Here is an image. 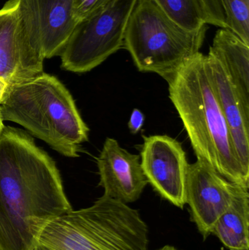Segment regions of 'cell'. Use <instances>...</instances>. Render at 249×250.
I'll list each match as a JSON object with an SVG mask.
<instances>
[{"label":"cell","instance_id":"1","mask_svg":"<svg viewBox=\"0 0 249 250\" xmlns=\"http://www.w3.org/2000/svg\"><path fill=\"white\" fill-rule=\"evenodd\" d=\"M52 158L21 129L0 135V250H38L51 222L72 211Z\"/></svg>","mask_w":249,"mask_h":250},{"label":"cell","instance_id":"2","mask_svg":"<svg viewBox=\"0 0 249 250\" xmlns=\"http://www.w3.org/2000/svg\"><path fill=\"white\" fill-rule=\"evenodd\" d=\"M169 98L182 121L197 160L230 182L249 188L228 123L212 86L206 55L197 53L168 82Z\"/></svg>","mask_w":249,"mask_h":250},{"label":"cell","instance_id":"3","mask_svg":"<svg viewBox=\"0 0 249 250\" xmlns=\"http://www.w3.org/2000/svg\"><path fill=\"white\" fill-rule=\"evenodd\" d=\"M3 121L24 126L65 157H78L89 131L73 96L55 76L42 73L7 87L0 102Z\"/></svg>","mask_w":249,"mask_h":250},{"label":"cell","instance_id":"4","mask_svg":"<svg viewBox=\"0 0 249 250\" xmlns=\"http://www.w3.org/2000/svg\"><path fill=\"white\" fill-rule=\"evenodd\" d=\"M149 228L137 210L102 195L49 223L38 250H148Z\"/></svg>","mask_w":249,"mask_h":250},{"label":"cell","instance_id":"5","mask_svg":"<svg viewBox=\"0 0 249 250\" xmlns=\"http://www.w3.org/2000/svg\"><path fill=\"white\" fill-rule=\"evenodd\" d=\"M206 27L188 31L171 20L153 0H137L129 18L124 44L137 70L156 73L167 82L200 52Z\"/></svg>","mask_w":249,"mask_h":250},{"label":"cell","instance_id":"6","mask_svg":"<svg viewBox=\"0 0 249 250\" xmlns=\"http://www.w3.org/2000/svg\"><path fill=\"white\" fill-rule=\"evenodd\" d=\"M136 1L110 0L77 21L60 54L61 68L87 73L118 51Z\"/></svg>","mask_w":249,"mask_h":250},{"label":"cell","instance_id":"7","mask_svg":"<svg viewBox=\"0 0 249 250\" xmlns=\"http://www.w3.org/2000/svg\"><path fill=\"white\" fill-rule=\"evenodd\" d=\"M45 60L20 0L0 9V77L8 86L43 73Z\"/></svg>","mask_w":249,"mask_h":250},{"label":"cell","instance_id":"8","mask_svg":"<svg viewBox=\"0 0 249 250\" xmlns=\"http://www.w3.org/2000/svg\"><path fill=\"white\" fill-rule=\"evenodd\" d=\"M140 164L148 183L178 208L186 203L189 164L181 143L166 135H143Z\"/></svg>","mask_w":249,"mask_h":250},{"label":"cell","instance_id":"9","mask_svg":"<svg viewBox=\"0 0 249 250\" xmlns=\"http://www.w3.org/2000/svg\"><path fill=\"white\" fill-rule=\"evenodd\" d=\"M244 187L230 182L203 160L189 166L186 184V203L192 221L206 239L213 226L228 209Z\"/></svg>","mask_w":249,"mask_h":250},{"label":"cell","instance_id":"10","mask_svg":"<svg viewBox=\"0 0 249 250\" xmlns=\"http://www.w3.org/2000/svg\"><path fill=\"white\" fill-rule=\"evenodd\" d=\"M97 167L103 195L125 204L137 201L149 184L140 155L122 148L114 138L104 142Z\"/></svg>","mask_w":249,"mask_h":250},{"label":"cell","instance_id":"11","mask_svg":"<svg viewBox=\"0 0 249 250\" xmlns=\"http://www.w3.org/2000/svg\"><path fill=\"white\" fill-rule=\"evenodd\" d=\"M212 86L228 123L237 156L249 177V107L246 105L222 63L206 55Z\"/></svg>","mask_w":249,"mask_h":250},{"label":"cell","instance_id":"12","mask_svg":"<svg viewBox=\"0 0 249 250\" xmlns=\"http://www.w3.org/2000/svg\"><path fill=\"white\" fill-rule=\"evenodd\" d=\"M74 0H21L36 35L44 58L60 55L77 21Z\"/></svg>","mask_w":249,"mask_h":250},{"label":"cell","instance_id":"13","mask_svg":"<svg viewBox=\"0 0 249 250\" xmlns=\"http://www.w3.org/2000/svg\"><path fill=\"white\" fill-rule=\"evenodd\" d=\"M209 54L222 63L249 107V45L229 29L221 28L215 35Z\"/></svg>","mask_w":249,"mask_h":250},{"label":"cell","instance_id":"14","mask_svg":"<svg viewBox=\"0 0 249 250\" xmlns=\"http://www.w3.org/2000/svg\"><path fill=\"white\" fill-rule=\"evenodd\" d=\"M212 233L230 250H249V192L243 188L219 217Z\"/></svg>","mask_w":249,"mask_h":250},{"label":"cell","instance_id":"15","mask_svg":"<svg viewBox=\"0 0 249 250\" xmlns=\"http://www.w3.org/2000/svg\"><path fill=\"white\" fill-rule=\"evenodd\" d=\"M177 24L188 31H197L212 24L206 0H153Z\"/></svg>","mask_w":249,"mask_h":250},{"label":"cell","instance_id":"16","mask_svg":"<svg viewBox=\"0 0 249 250\" xmlns=\"http://www.w3.org/2000/svg\"><path fill=\"white\" fill-rule=\"evenodd\" d=\"M227 29L249 45V0H221Z\"/></svg>","mask_w":249,"mask_h":250},{"label":"cell","instance_id":"17","mask_svg":"<svg viewBox=\"0 0 249 250\" xmlns=\"http://www.w3.org/2000/svg\"><path fill=\"white\" fill-rule=\"evenodd\" d=\"M110 0H74L73 1V13L76 21L83 18L99 8Z\"/></svg>","mask_w":249,"mask_h":250},{"label":"cell","instance_id":"18","mask_svg":"<svg viewBox=\"0 0 249 250\" xmlns=\"http://www.w3.org/2000/svg\"><path fill=\"white\" fill-rule=\"evenodd\" d=\"M206 1L209 5L213 24L216 26L223 25L225 22V16L221 0H206Z\"/></svg>","mask_w":249,"mask_h":250},{"label":"cell","instance_id":"19","mask_svg":"<svg viewBox=\"0 0 249 250\" xmlns=\"http://www.w3.org/2000/svg\"><path fill=\"white\" fill-rule=\"evenodd\" d=\"M145 115L140 110L134 108L130 115L128 127L132 134H137L144 125Z\"/></svg>","mask_w":249,"mask_h":250},{"label":"cell","instance_id":"20","mask_svg":"<svg viewBox=\"0 0 249 250\" xmlns=\"http://www.w3.org/2000/svg\"><path fill=\"white\" fill-rule=\"evenodd\" d=\"M7 87H8V84H7V82L0 77V102L2 101Z\"/></svg>","mask_w":249,"mask_h":250},{"label":"cell","instance_id":"21","mask_svg":"<svg viewBox=\"0 0 249 250\" xmlns=\"http://www.w3.org/2000/svg\"><path fill=\"white\" fill-rule=\"evenodd\" d=\"M157 250H179L175 248V247L171 246V245H165L163 248H160V249Z\"/></svg>","mask_w":249,"mask_h":250},{"label":"cell","instance_id":"22","mask_svg":"<svg viewBox=\"0 0 249 250\" xmlns=\"http://www.w3.org/2000/svg\"><path fill=\"white\" fill-rule=\"evenodd\" d=\"M4 121H3L2 117H1V112H0V135H1V132H2L3 129H4Z\"/></svg>","mask_w":249,"mask_h":250}]
</instances>
